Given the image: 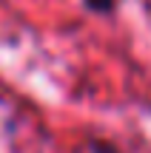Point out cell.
I'll return each mask as SVG.
<instances>
[{"label":"cell","mask_w":151,"mask_h":153,"mask_svg":"<svg viewBox=\"0 0 151 153\" xmlns=\"http://www.w3.org/2000/svg\"><path fill=\"white\" fill-rule=\"evenodd\" d=\"M114 3H117V0H86V9L97 11V14H108V11L114 9Z\"/></svg>","instance_id":"1"}]
</instances>
